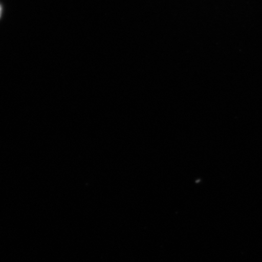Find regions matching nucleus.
<instances>
[{"label": "nucleus", "instance_id": "obj_1", "mask_svg": "<svg viewBox=\"0 0 262 262\" xmlns=\"http://www.w3.org/2000/svg\"><path fill=\"white\" fill-rule=\"evenodd\" d=\"M2 8L1 5H0V16L2 15Z\"/></svg>", "mask_w": 262, "mask_h": 262}]
</instances>
